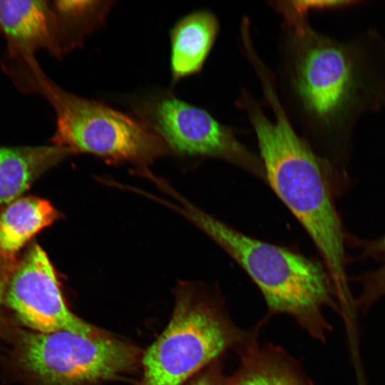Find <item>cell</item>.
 I'll return each instance as SVG.
<instances>
[{
    "label": "cell",
    "mask_w": 385,
    "mask_h": 385,
    "mask_svg": "<svg viewBox=\"0 0 385 385\" xmlns=\"http://www.w3.org/2000/svg\"><path fill=\"white\" fill-rule=\"evenodd\" d=\"M296 86L306 111L327 134L329 165L346 178L353 133L366 114L385 108V39L368 30L337 41L304 27Z\"/></svg>",
    "instance_id": "obj_1"
},
{
    "label": "cell",
    "mask_w": 385,
    "mask_h": 385,
    "mask_svg": "<svg viewBox=\"0 0 385 385\" xmlns=\"http://www.w3.org/2000/svg\"><path fill=\"white\" fill-rule=\"evenodd\" d=\"M270 93L275 120L250 111L265 180L298 220L318 250L339 300L351 298L346 271V235L336 207L337 176L329 163L317 155L290 125Z\"/></svg>",
    "instance_id": "obj_2"
},
{
    "label": "cell",
    "mask_w": 385,
    "mask_h": 385,
    "mask_svg": "<svg viewBox=\"0 0 385 385\" xmlns=\"http://www.w3.org/2000/svg\"><path fill=\"white\" fill-rule=\"evenodd\" d=\"M173 207L202 230L247 272L262 292L270 315L291 316L312 337L326 342L331 324L323 308L341 309L323 263L235 229L173 193Z\"/></svg>",
    "instance_id": "obj_3"
},
{
    "label": "cell",
    "mask_w": 385,
    "mask_h": 385,
    "mask_svg": "<svg viewBox=\"0 0 385 385\" xmlns=\"http://www.w3.org/2000/svg\"><path fill=\"white\" fill-rule=\"evenodd\" d=\"M257 331L237 327L214 287L185 282L169 323L142 358L143 385H183L227 350L256 342Z\"/></svg>",
    "instance_id": "obj_4"
},
{
    "label": "cell",
    "mask_w": 385,
    "mask_h": 385,
    "mask_svg": "<svg viewBox=\"0 0 385 385\" xmlns=\"http://www.w3.org/2000/svg\"><path fill=\"white\" fill-rule=\"evenodd\" d=\"M41 91L53 106L56 126L53 145L111 161L143 163L164 150L162 139L138 120L54 85L34 68L26 89Z\"/></svg>",
    "instance_id": "obj_5"
},
{
    "label": "cell",
    "mask_w": 385,
    "mask_h": 385,
    "mask_svg": "<svg viewBox=\"0 0 385 385\" xmlns=\"http://www.w3.org/2000/svg\"><path fill=\"white\" fill-rule=\"evenodd\" d=\"M140 355L136 347L104 333L34 331L20 338V362L41 385H88L111 379L133 369Z\"/></svg>",
    "instance_id": "obj_6"
},
{
    "label": "cell",
    "mask_w": 385,
    "mask_h": 385,
    "mask_svg": "<svg viewBox=\"0 0 385 385\" xmlns=\"http://www.w3.org/2000/svg\"><path fill=\"white\" fill-rule=\"evenodd\" d=\"M150 113L152 130L173 150L222 159L265 178L262 161L206 111L167 96L155 101Z\"/></svg>",
    "instance_id": "obj_7"
},
{
    "label": "cell",
    "mask_w": 385,
    "mask_h": 385,
    "mask_svg": "<svg viewBox=\"0 0 385 385\" xmlns=\"http://www.w3.org/2000/svg\"><path fill=\"white\" fill-rule=\"evenodd\" d=\"M5 299L20 320L34 331H67L85 336L103 333L69 310L55 270L38 245L32 246L17 264Z\"/></svg>",
    "instance_id": "obj_8"
},
{
    "label": "cell",
    "mask_w": 385,
    "mask_h": 385,
    "mask_svg": "<svg viewBox=\"0 0 385 385\" xmlns=\"http://www.w3.org/2000/svg\"><path fill=\"white\" fill-rule=\"evenodd\" d=\"M58 22L46 1H0V31L6 41V61L31 58L46 48L60 53Z\"/></svg>",
    "instance_id": "obj_9"
},
{
    "label": "cell",
    "mask_w": 385,
    "mask_h": 385,
    "mask_svg": "<svg viewBox=\"0 0 385 385\" xmlns=\"http://www.w3.org/2000/svg\"><path fill=\"white\" fill-rule=\"evenodd\" d=\"M72 153L57 145L0 147V203L16 199L38 177Z\"/></svg>",
    "instance_id": "obj_10"
},
{
    "label": "cell",
    "mask_w": 385,
    "mask_h": 385,
    "mask_svg": "<svg viewBox=\"0 0 385 385\" xmlns=\"http://www.w3.org/2000/svg\"><path fill=\"white\" fill-rule=\"evenodd\" d=\"M219 24L210 11H199L177 22L170 31V69L175 81L198 72L214 44Z\"/></svg>",
    "instance_id": "obj_11"
},
{
    "label": "cell",
    "mask_w": 385,
    "mask_h": 385,
    "mask_svg": "<svg viewBox=\"0 0 385 385\" xmlns=\"http://www.w3.org/2000/svg\"><path fill=\"white\" fill-rule=\"evenodd\" d=\"M240 366L228 385H314L282 349L255 342L239 351Z\"/></svg>",
    "instance_id": "obj_12"
},
{
    "label": "cell",
    "mask_w": 385,
    "mask_h": 385,
    "mask_svg": "<svg viewBox=\"0 0 385 385\" xmlns=\"http://www.w3.org/2000/svg\"><path fill=\"white\" fill-rule=\"evenodd\" d=\"M58 217L46 200L31 196L15 200L0 215V255L15 257L29 240Z\"/></svg>",
    "instance_id": "obj_13"
},
{
    "label": "cell",
    "mask_w": 385,
    "mask_h": 385,
    "mask_svg": "<svg viewBox=\"0 0 385 385\" xmlns=\"http://www.w3.org/2000/svg\"><path fill=\"white\" fill-rule=\"evenodd\" d=\"M351 240L362 257L371 258L378 265L375 269L356 277L361 291L354 304L366 311L385 295V234L373 240Z\"/></svg>",
    "instance_id": "obj_14"
},
{
    "label": "cell",
    "mask_w": 385,
    "mask_h": 385,
    "mask_svg": "<svg viewBox=\"0 0 385 385\" xmlns=\"http://www.w3.org/2000/svg\"><path fill=\"white\" fill-rule=\"evenodd\" d=\"M229 377L223 371L221 359H217L202 369L186 385H228Z\"/></svg>",
    "instance_id": "obj_15"
},
{
    "label": "cell",
    "mask_w": 385,
    "mask_h": 385,
    "mask_svg": "<svg viewBox=\"0 0 385 385\" xmlns=\"http://www.w3.org/2000/svg\"><path fill=\"white\" fill-rule=\"evenodd\" d=\"M15 258L0 255V304L5 296L7 284L17 264Z\"/></svg>",
    "instance_id": "obj_16"
}]
</instances>
